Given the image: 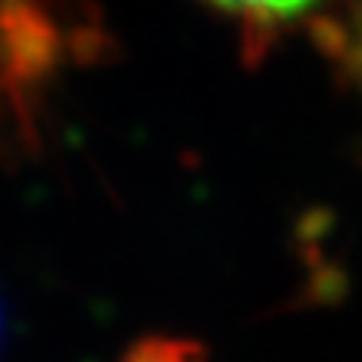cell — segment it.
Instances as JSON below:
<instances>
[{
  "label": "cell",
  "instance_id": "cell-1",
  "mask_svg": "<svg viewBox=\"0 0 362 362\" xmlns=\"http://www.w3.org/2000/svg\"><path fill=\"white\" fill-rule=\"evenodd\" d=\"M61 33L40 0H0V88L9 100L28 94L54 70Z\"/></svg>",
  "mask_w": 362,
  "mask_h": 362
},
{
  "label": "cell",
  "instance_id": "cell-2",
  "mask_svg": "<svg viewBox=\"0 0 362 362\" xmlns=\"http://www.w3.org/2000/svg\"><path fill=\"white\" fill-rule=\"evenodd\" d=\"M308 37L344 85L362 88V0H338L311 16Z\"/></svg>",
  "mask_w": 362,
  "mask_h": 362
},
{
  "label": "cell",
  "instance_id": "cell-3",
  "mask_svg": "<svg viewBox=\"0 0 362 362\" xmlns=\"http://www.w3.org/2000/svg\"><path fill=\"white\" fill-rule=\"evenodd\" d=\"M206 4L221 9V13L242 18L247 49H266L275 37L278 25L305 13L314 0H206Z\"/></svg>",
  "mask_w": 362,
  "mask_h": 362
},
{
  "label": "cell",
  "instance_id": "cell-4",
  "mask_svg": "<svg viewBox=\"0 0 362 362\" xmlns=\"http://www.w3.org/2000/svg\"><path fill=\"white\" fill-rule=\"evenodd\" d=\"M121 362H209V354L194 338L148 335V338H139L124 354Z\"/></svg>",
  "mask_w": 362,
  "mask_h": 362
}]
</instances>
